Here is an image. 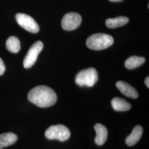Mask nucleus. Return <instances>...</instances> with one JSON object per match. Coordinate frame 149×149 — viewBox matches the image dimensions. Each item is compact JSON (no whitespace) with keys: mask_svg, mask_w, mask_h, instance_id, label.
<instances>
[{"mask_svg":"<svg viewBox=\"0 0 149 149\" xmlns=\"http://www.w3.org/2000/svg\"><path fill=\"white\" fill-rule=\"evenodd\" d=\"M28 98L37 106L48 108L57 101V95L54 91L46 86H38L32 88L28 94Z\"/></svg>","mask_w":149,"mask_h":149,"instance_id":"obj_1","label":"nucleus"},{"mask_svg":"<svg viewBox=\"0 0 149 149\" xmlns=\"http://www.w3.org/2000/svg\"><path fill=\"white\" fill-rule=\"evenodd\" d=\"M114 43L111 36L104 33H97L88 38L86 45L88 48L95 50H101L111 47Z\"/></svg>","mask_w":149,"mask_h":149,"instance_id":"obj_2","label":"nucleus"},{"mask_svg":"<svg viewBox=\"0 0 149 149\" xmlns=\"http://www.w3.org/2000/svg\"><path fill=\"white\" fill-rule=\"evenodd\" d=\"M97 71L95 68H91L80 71L76 75L75 82L80 86L92 87L98 81Z\"/></svg>","mask_w":149,"mask_h":149,"instance_id":"obj_3","label":"nucleus"},{"mask_svg":"<svg viewBox=\"0 0 149 149\" xmlns=\"http://www.w3.org/2000/svg\"><path fill=\"white\" fill-rule=\"evenodd\" d=\"M69 129L62 124L52 125L46 130L45 136L49 140H57L65 141L70 137Z\"/></svg>","mask_w":149,"mask_h":149,"instance_id":"obj_4","label":"nucleus"},{"mask_svg":"<svg viewBox=\"0 0 149 149\" xmlns=\"http://www.w3.org/2000/svg\"><path fill=\"white\" fill-rule=\"evenodd\" d=\"M43 48V44L41 41H37L32 45L23 60V66L24 68L29 69L35 64L37 60L38 56Z\"/></svg>","mask_w":149,"mask_h":149,"instance_id":"obj_5","label":"nucleus"},{"mask_svg":"<svg viewBox=\"0 0 149 149\" xmlns=\"http://www.w3.org/2000/svg\"><path fill=\"white\" fill-rule=\"evenodd\" d=\"M16 19L18 24L22 28L32 33H37L39 31V27L37 22L32 17L24 13H17Z\"/></svg>","mask_w":149,"mask_h":149,"instance_id":"obj_6","label":"nucleus"},{"mask_svg":"<svg viewBox=\"0 0 149 149\" xmlns=\"http://www.w3.org/2000/svg\"><path fill=\"white\" fill-rule=\"evenodd\" d=\"M82 22L81 16L77 13L70 12L63 18L61 26L66 31H72L79 27Z\"/></svg>","mask_w":149,"mask_h":149,"instance_id":"obj_7","label":"nucleus"},{"mask_svg":"<svg viewBox=\"0 0 149 149\" xmlns=\"http://www.w3.org/2000/svg\"><path fill=\"white\" fill-rule=\"evenodd\" d=\"M116 86L122 94L128 97L135 99L139 97L138 92L136 90L125 82L118 81Z\"/></svg>","mask_w":149,"mask_h":149,"instance_id":"obj_8","label":"nucleus"},{"mask_svg":"<svg viewBox=\"0 0 149 149\" xmlns=\"http://www.w3.org/2000/svg\"><path fill=\"white\" fill-rule=\"evenodd\" d=\"M96 136L95 143L97 145H102L106 141L108 138V130L107 128L101 124H96L95 126Z\"/></svg>","mask_w":149,"mask_h":149,"instance_id":"obj_9","label":"nucleus"},{"mask_svg":"<svg viewBox=\"0 0 149 149\" xmlns=\"http://www.w3.org/2000/svg\"><path fill=\"white\" fill-rule=\"evenodd\" d=\"M143 133V129L140 125H137L134 128L132 134L126 139L125 142L128 146H132L136 144L140 138Z\"/></svg>","mask_w":149,"mask_h":149,"instance_id":"obj_10","label":"nucleus"},{"mask_svg":"<svg viewBox=\"0 0 149 149\" xmlns=\"http://www.w3.org/2000/svg\"><path fill=\"white\" fill-rule=\"evenodd\" d=\"M18 139L15 134L12 132L6 133L0 135V149H3L15 144Z\"/></svg>","mask_w":149,"mask_h":149,"instance_id":"obj_11","label":"nucleus"},{"mask_svg":"<svg viewBox=\"0 0 149 149\" xmlns=\"http://www.w3.org/2000/svg\"><path fill=\"white\" fill-rule=\"evenodd\" d=\"M111 104L113 109L116 111H127L131 108V104L129 102L119 97L114 98L111 101Z\"/></svg>","mask_w":149,"mask_h":149,"instance_id":"obj_12","label":"nucleus"},{"mask_svg":"<svg viewBox=\"0 0 149 149\" xmlns=\"http://www.w3.org/2000/svg\"><path fill=\"white\" fill-rule=\"evenodd\" d=\"M129 21L128 17L124 16H120L115 18H109L106 21V26L109 28L114 29L127 24Z\"/></svg>","mask_w":149,"mask_h":149,"instance_id":"obj_13","label":"nucleus"},{"mask_svg":"<svg viewBox=\"0 0 149 149\" xmlns=\"http://www.w3.org/2000/svg\"><path fill=\"white\" fill-rule=\"evenodd\" d=\"M6 45L7 49L13 53H17L21 49L20 41L15 36H11L7 39Z\"/></svg>","mask_w":149,"mask_h":149,"instance_id":"obj_14","label":"nucleus"},{"mask_svg":"<svg viewBox=\"0 0 149 149\" xmlns=\"http://www.w3.org/2000/svg\"><path fill=\"white\" fill-rule=\"evenodd\" d=\"M145 61L144 57L133 56L129 58L125 62V66L128 69H134L142 65Z\"/></svg>","mask_w":149,"mask_h":149,"instance_id":"obj_15","label":"nucleus"},{"mask_svg":"<svg viewBox=\"0 0 149 149\" xmlns=\"http://www.w3.org/2000/svg\"><path fill=\"white\" fill-rule=\"evenodd\" d=\"M5 70L6 68L5 64L2 59L0 58V76H1L4 74Z\"/></svg>","mask_w":149,"mask_h":149,"instance_id":"obj_16","label":"nucleus"},{"mask_svg":"<svg viewBox=\"0 0 149 149\" xmlns=\"http://www.w3.org/2000/svg\"><path fill=\"white\" fill-rule=\"evenodd\" d=\"M145 85L146 86L149 88V77H147L145 80Z\"/></svg>","mask_w":149,"mask_h":149,"instance_id":"obj_17","label":"nucleus"},{"mask_svg":"<svg viewBox=\"0 0 149 149\" xmlns=\"http://www.w3.org/2000/svg\"><path fill=\"white\" fill-rule=\"evenodd\" d=\"M110 1H112V2H121L123 1V0H109Z\"/></svg>","mask_w":149,"mask_h":149,"instance_id":"obj_18","label":"nucleus"}]
</instances>
